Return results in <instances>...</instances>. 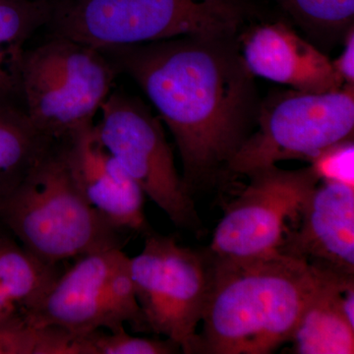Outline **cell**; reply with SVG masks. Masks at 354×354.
Segmentation results:
<instances>
[{
  "label": "cell",
  "mask_w": 354,
  "mask_h": 354,
  "mask_svg": "<svg viewBox=\"0 0 354 354\" xmlns=\"http://www.w3.org/2000/svg\"><path fill=\"white\" fill-rule=\"evenodd\" d=\"M0 225L50 264L122 249L125 230L88 204L55 141L0 203Z\"/></svg>",
  "instance_id": "obj_3"
},
{
  "label": "cell",
  "mask_w": 354,
  "mask_h": 354,
  "mask_svg": "<svg viewBox=\"0 0 354 354\" xmlns=\"http://www.w3.org/2000/svg\"><path fill=\"white\" fill-rule=\"evenodd\" d=\"M58 142L77 186L91 206L125 232H151L144 212L145 194L102 145L94 123Z\"/></svg>",
  "instance_id": "obj_10"
},
{
  "label": "cell",
  "mask_w": 354,
  "mask_h": 354,
  "mask_svg": "<svg viewBox=\"0 0 354 354\" xmlns=\"http://www.w3.org/2000/svg\"><path fill=\"white\" fill-rule=\"evenodd\" d=\"M55 142L37 130L24 109L0 102V203Z\"/></svg>",
  "instance_id": "obj_17"
},
{
  "label": "cell",
  "mask_w": 354,
  "mask_h": 354,
  "mask_svg": "<svg viewBox=\"0 0 354 354\" xmlns=\"http://www.w3.org/2000/svg\"><path fill=\"white\" fill-rule=\"evenodd\" d=\"M0 354H85L83 335L37 327L18 313L0 321Z\"/></svg>",
  "instance_id": "obj_18"
},
{
  "label": "cell",
  "mask_w": 354,
  "mask_h": 354,
  "mask_svg": "<svg viewBox=\"0 0 354 354\" xmlns=\"http://www.w3.org/2000/svg\"><path fill=\"white\" fill-rule=\"evenodd\" d=\"M0 227H1V225H0Z\"/></svg>",
  "instance_id": "obj_23"
},
{
  "label": "cell",
  "mask_w": 354,
  "mask_h": 354,
  "mask_svg": "<svg viewBox=\"0 0 354 354\" xmlns=\"http://www.w3.org/2000/svg\"><path fill=\"white\" fill-rule=\"evenodd\" d=\"M249 184L225 209L209 247L212 255L249 259L279 252L302 207L320 183L311 167L277 165L247 174Z\"/></svg>",
  "instance_id": "obj_9"
},
{
  "label": "cell",
  "mask_w": 354,
  "mask_h": 354,
  "mask_svg": "<svg viewBox=\"0 0 354 354\" xmlns=\"http://www.w3.org/2000/svg\"><path fill=\"white\" fill-rule=\"evenodd\" d=\"M320 181L344 184L354 188V144L348 139L328 147L310 160Z\"/></svg>",
  "instance_id": "obj_21"
},
{
  "label": "cell",
  "mask_w": 354,
  "mask_h": 354,
  "mask_svg": "<svg viewBox=\"0 0 354 354\" xmlns=\"http://www.w3.org/2000/svg\"><path fill=\"white\" fill-rule=\"evenodd\" d=\"M50 264L0 232V321L36 306L60 276Z\"/></svg>",
  "instance_id": "obj_15"
},
{
  "label": "cell",
  "mask_w": 354,
  "mask_h": 354,
  "mask_svg": "<svg viewBox=\"0 0 354 354\" xmlns=\"http://www.w3.org/2000/svg\"><path fill=\"white\" fill-rule=\"evenodd\" d=\"M241 57L253 76L299 92H332L346 85L329 58L283 23L257 26L247 32Z\"/></svg>",
  "instance_id": "obj_13"
},
{
  "label": "cell",
  "mask_w": 354,
  "mask_h": 354,
  "mask_svg": "<svg viewBox=\"0 0 354 354\" xmlns=\"http://www.w3.org/2000/svg\"><path fill=\"white\" fill-rule=\"evenodd\" d=\"M335 71L346 85L354 84V32L349 28L346 38V46L342 55L333 62Z\"/></svg>",
  "instance_id": "obj_22"
},
{
  "label": "cell",
  "mask_w": 354,
  "mask_h": 354,
  "mask_svg": "<svg viewBox=\"0 0 354 354\" xmlns=\"http://www.w3.org/2000/svg\"><path fill=\"white\" fill-rule=\"evenodd\" d=\"M281 252L354 274V188L318 184L286 234Z\"/></svg>",
  "instance_id": "obj_12"
},
{
  "label": "cell",
  "mask_w": 354,
  "mask_h": 354,
  "mask_svg": "<svg viewBox=\"0 0 354 354\" xmlns=\"http://www.w3.org/2000/svg\"><path fill=\"white\" fill-rule=\"evenodd\" d=\"M129 265L150 332L165 335L184 353H194L211 281L208 250H193L174 237L150 232Z\"/></svg>",
  "instance_id": "obj_7"
},
{
  "label": "cell",
  "mask_w": 354,
  "mask_h": 354,
  "mask_svg": "<svg viewBox=\"0 0 354 354\" xmlns=\"http://www.w3.org/2000/svg\"><path fill=\"white\" fill-rule=\"evenodd\" d=\"M118 70L102 51L53 36L26 50L20 99L32 124L46 138L60 141L94 123L111 94Z\"/></svg>",
  "instance_id": "obj_5"
},
{
  "label": "cell",
  "mask_w": 354,
  "mask_h": 354,
  "mask_svg": "<svg viewBox=\"0 0 354 354\" xmlns=\"http://www.w3.org/2000/svg\"><path fill=\"white\" fill-rule=\"evenodd\" d=\"M55 0H0V102L20 99L26 44L48 24Z\"/></svg>",
  "instance_id": "obj_16"
},
{
  "label": "cell",
  "mask_w": 354,
  "mask_h": 354,
  "mask_svg": "<svg viewBox=\"0 0 354 354\" xmlns=\"http://www.w3.org/2000/svg\"><path fill=\"white\" fill-rule=\"evenodd\" d=\"M95 133L106 151L176 227L198 230L192 195L174 164L162 123L140 100L111 93L99 111Z\"/></svg>",
  "instance_id": "obj_8"
},
{
  "label": "cell",
  "mask_w": 354,
  "mask_h": 354,
  "mask_svg": "<svg viewBox=\"0 0 354 354\" xmlns=\"http://www.w3.org/2000/svg\"><path fill=\"white\" fill-rule=\"evenodd\" d=\"M209 254L211 281L194 353H274L337 272L281 251L249 259Z\"/></svg>",
  "instance_id": "obj_2"
},
{
  "label": "cell",
  "mask_w": 354,
  "mask_h": 354,
  "mask_svg": "<svg viewBox=\"0 0 354 354\" xmlns=\"http://www.w3.org/2000/svg\"><path fill=\"white\" fill-rule=\"evenodd\" d=\"M354 283L353 274L335 272L307 305L291 335V353L353 354L354 327L342 313V291Z\"/></svg>",
  "instance_id": "obj_14"
},
{
  "label": "cell",
  "mask_w": 354,
  "mask_h": 354,
  "mask_svg": "<svg viewBox=\"0 0 354 354\" xmlns=\"http://www.w3.org/2000/svg\"><path fill=\"white\" fill-rule=\"evenodd\" d=\"M83 341L86 354H172L181 351L169 339L133 337L125 329L109 333L95 330L84 335Z\"/></svg>",
  "instance_id": "obj_20"
},
{
  "label": "cell",
  "mask_w": 354,
  "mask_h": 354,
  "mask_svg": "<svg viewBox=\"0 0 354 354\" xmlns=\"http://www.w3.org/2000/svg\"><path fill=\"white\" fill-rule=\"evenodd\" d=\"M297 22L317 31L349 29L354 0H276Z\"/></svg>",
  "instance_id": "obj_19"
},
{
  "label": "cell",
  "mask_w": 354,
  "mask_h": 354,
  "mask_svg": "<svg viewBox=\"0 0 354 354\" xmlns=\"http://www.w3.org/2000/svg\"><path fill=\"white\" fill-rule=\"evenodd\" d=\"M232 41L180 37L102 51L138 84L171 130L191 195L227 169L249 136L253 75Z\"/></svg>",
  "instance_id": "obj_1"
},
{
  "label": "cell",
  "mask_w": 354,
  "mask_h": 354,
  "mask_svg": "<svg viewBox=\"0 0 354 354\" xmlns=\"http://www.w3.org/2000/svg\"><path fill=\"white\" fill-rule=\"evenodd\" d=\"M239 0H55L48 24L101 51L180 38L232 39L244 21Z\"/></svg>",
  "instance_id": "obj_4"
},
{
  "label": "cell",
  "mask_w": 354,
  "mask_h": 354,
  "mask_svg": "<svg viewBox=\"0 0 354 354\" xmlns=\"http://www.w3.org/2000/svg\"><path fill=\"white\" fill-rule=\"evenodd\" d=\"M353 85L327 93H288L262 109L258 129L235 153L227 171L247 176L283 160L310 162L328 147L353 138Z\"/></svg>",
  "instance_id": "obj_6"
},
{
  "label": "cell",
  "mask_w": 354,
  "mask_h": 354,
  "mask_svg": "<svg viewBox=\"0 0 354 354\" xmlns=\"http://www.w3.org/2000/svg\"><path fill=\"white\" fill-rule=\"evenodd\" d=\"M124 255L120 248L81 256L62 272L46 295L24 313L37 327L62 328L75 335L111 329L106 286L111 272Z\"/></svg>",
  "instance_id": "obj_11"
}]
</instances>
